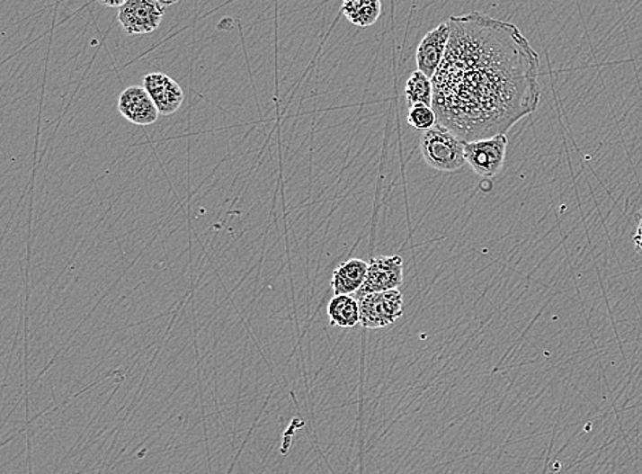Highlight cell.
Wrapping results in <instances>:
<instances>
[{
  "label": "cell",
  "mask_w": 642,
  "mask_h": 474,
  "mask_svg": "<svg viewBox=\"0 0 642 474\" xmlns=\"http://www.w3.org/2000/svg\"><path fill=\"white\" fill-rule=\"evenodd\" d=\"M433 83L437 122L468 141L505 135L539 107V57L521 29L482 13L453 15Z\"/></svg>",
  "instance_id": "1"
},
{
  "label": "cell",
  "mask_w": 642,
  "mask_h": 474,
  "mask_svg": "<svg viewBox=\"0 0 642 474\" xmlns=\"http://www.w3.org/2000/svg\"><path fill=\"white\" fill-rule=\"evenodd\" d=\"M466 141L437 124L422 136L421 153L429 166L439 172H456L466 161Z\"/></svg>",
  "instance_id": "2"
},
{
  "label": "cell",
  "mask_w": 642,
  "mask_h": 474,
  "mask_svg": "<svg viewBox=\"0 0 642 474\" xmlns=\"http://www.w3.org/2000/svg\"><path fill=\"white\" fill-rule=\"evenodd\" d=\"M361 325L366 329L387 328L403 316V293L399 290L367 293L358 300Z\"/></svg>",
  "instance_id": "3"
},
{
  "label": "cell",
  "mask_w": 642,
  "mask_h": 474,
  "mask_svg": "<svg viewBox=\"0 0 642 474\" xmlns=\"http://www.w3.org/2000/svg\"><path fill=\"white\" fill-rule=\"evenodd\" d=\"M508 139L505 135L466 143V161L474 173L491 179L502 172L507 156Z\"/></svg>",
  "instance_id": "4"
},
{
  "label": "cell",
  "mask_w": 642,
  "mask_h": 474,
  "mask_svg": "<svg viewBox=\"0 0 642 474\" xmlns=\"http://www.w3.org/2000/svg\"><path fill=\"white\" fill-rule=\"evenodd\" d=\"M165 9L159 0H128L120 7L118 21L127 35H148L161 25Z\"/></svg>",
  "instance_id": "5"
},
{
  "label": "cell",
  "mask_w": 642,
  "mask_h": 474,
  "mask_svg": "<svg viewBox=\"0 0 642 474\" xmlns=\"http://www.w3.org/2000/svg\"><path fill=\"white\" fill-rule=\"evenodd\" d=\"M403 282H405V271H403L402 256H376L369 264L363 285L353 295V298L359 300L361 296L367 295V293L399 290Z\"/></svg>",
  "instance_id": "6"
},
{
  "label": "cell",
  "mask_w": 642,
  "mask_h": 474,
  "mask_svg": "<svg viewBox=\"0 0 642 474\" xmlns=\"http://www.w3.org/2000/svg\"><path fill=\"white\" fill-rule=\"evenodd\" d=\"M118 112L125 120L138 127L156 124L161 114L146 88L140 85L128 86L120 93Z\"/></svg>",
  "instance_id": "7"
},
{
  "label": "cell",
  "mask_w": 642,
  "mask_h": 474,
  "mask_svg": "<svg viewBox=\"0 0 642 474\" xmlns=\"http://www.w3.org/2000/svg\"><path fill=\"white\" fill-rule=\"evenodd\" d=\"M450 29L448 22H441L422 39L416 49L415 62L419 72L433 78L444 59L450 41Z\"/></svg>",
  "instance_id": "8"
},
{
  "label": "cell",
  "mask_w": 642,
  "mask_h": 474,
  "mask_svg": "<svg viewBox=\"0 0 642 474\" xmlns=\"http://www.w3.org/2000/svg\"><path fill=\"white\" fill-rule=\"evenodd\" d=\"M143 86L165 117L174 114L183 106L185 99L183 88L165 73H148L144 76Z\"/></svg>",
  "instance_id": "9"
},
{
  "label": "cell",
  "mask_w": 642,
  "mask_h": 474,
  "mask_svg": "<svg viewBox=\"0 0 642 474\" xmlns=\"http://www.w3.org/2000/svg\"><path fill=\"white\" fill-rule=\"evenodd\" d=\"M369 264L361 259L352 258L343 262L333 272L332 285L335 295H355L366 279Z\"/></svg>",
  "instance_id": "10"
},
{
  "label": "cell",
  "mask_w": 642,
  "mask_h": 474,
  "mask_svg": "<svg viewBox=\"0 0 642 474\" xmlns=\"http://www.w3.org/2000/svg\"><path fill=\"white\" fill-rule=\"evenodd\" d=\"M330 325L337 328H355L361 324V309L352 295H335L327 305Z\"/></svg>",
  "instance_id": "11"
},
{
  "label": "cell",
  "mask_w": 642,
  "mask_h": 474,
  "mask_svg": "<svg viewBox=\"0 0 642 474\" xmlns=\"http://www.w3.org/2000/svg\"><path fill=\"white\" fill-rule=\"evenodd\" d=\"M342 13L353 25L369 28L381 17V0H343Z\"/></svg>",
  "instance_id": "12"
},
{
  "label": "cell",
  "mask_w": 642,
  "mask_h": 474,
  "mask_svg": "<svg viewBox=\"0 0 642 474\" xmlns=\"http://www.w3.org/2000/svg\"><path fill=\"white\" fill-rule=\"evenodd\" d=\"M405 95L410 106H415V104L432 106L433 104V83H432V78L416 70L406 83Z\"/></svg>",
  "instance_id": "13"
},
{
  "label": "cell",
  "mask_w": 642,
  "mask_h": 474,
  "mask_svg": "<svg viewBox=\"0 0 642 474\" xmlns=\"http://www.w3.org/2000/svg\"><path fill=\"white\" fill-rule=\"evenodd\" d=\"M407 121L411 127L418 130H424V132L439 124L433 107L426 106V104L411 106L410 110H408Z\"/></svg>",
  "instance_id": "14"
},
{
  "label": "cell",
  "mask_w": 642,
  "mask_h": 474,
  "mask_svg": "<svg viewBox=\"0 0 642 474\" xmlns=\"http://www.w3.org/2000/svg\"><path fill=\"white\" fill-rule=\"evenodd\" d=\"M633 242L634 246H636V250L642 255V213L641 219H639L638 227H637L636 233H634Z\"/></svg>",
  "instance_id": "15"
},
{
  "label": "cell",
  "mask_w": 642,
  "mask_h": 474,
  "mask_svg": "<svg viewBox=\"0 0 642 474\" xmlns=\"http://www.w3.org/2000/svg\"><path fill=\"white\" fill-rule=\"evenodd\" d=\"M101 2L104 6L118 7L120 9V6H124L127 4L128 0H101Z\"/></svg>",
  "instance_id": "16"
},
{
  "label": "cell",
  "mask_w": 642,
  "mask_h": 474,
  "mask_svg": "<svg viewBox=\"0 0 642 474\" xmlns=\"http://www.w3.org/2000/svg\"><path fill=\"white\" fill-rule=\"evenodd\" d=\"M165 7L173 6V4H178L180 0H159Z\"/></svg>",
  "instance_id": "17"
}]
</instances>
